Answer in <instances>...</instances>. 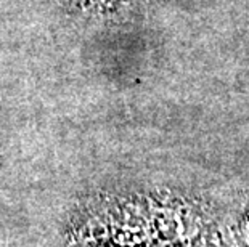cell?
<instances>
[{
    "mask_svg": "<svg viewBox=\"0 0 249 247\" xmlns=\"http://www.w3.org/2000/svg\"><path fill=\"white\" fill-rule=\"evenodd\" d=\"M118 0H77L84 10H97V12H103V10H109Z\"/></svg>",
    "mask_w": 249,
    "mask_h": 247,
    "instance_id": "6da1fadb",
    "label": "cell"
}]
</instances>
